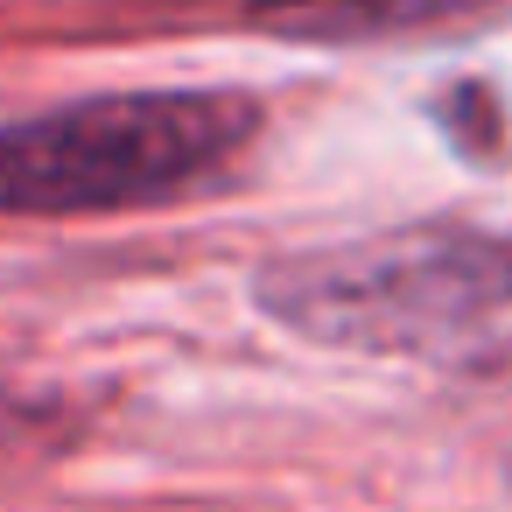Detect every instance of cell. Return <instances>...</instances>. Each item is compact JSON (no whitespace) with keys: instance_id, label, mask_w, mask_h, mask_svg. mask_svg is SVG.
Segmentation results:
<instances>
[{"instance_id":"obj_1","label":"cell","mask_w":512,"mask_h":512,"mask_svg":"<svg viewBox=\"0 0 512 512\" xmlns=\"http://www.w3.org/2000/svg\"><path fill=\"white\" fill-rule=\"evenodd\" d=\"M260 309L309 344L470 379L512 372V239L407 225L309 246L260 274Z\"/></svg>"},{"instance_id":"obj_2","label":"cell","mask_w":512,"mask_h":512,"mask_svg":"<svg viewBox=\"0 0 512 512\" xmlns=\"http://www.w3.org/2000/svg\"><path fill=\"white\" fill-rule=\"evenodd\" d=\"M260 134L246 92H113L0 127V218L141 211L218 183Z\"/></svg>"},{"instance_id":"obj_3","label":"cell","mask_w":512,"mask_h":512,"mask_svg":"<svg viewBox=\"0 0 512 512\" xmlns=\"http://www.w3.org/2000/svg\"><path fill=\"white\" fill-rule=\"evenodd\" d=\"M498 15H512V0H260L253 29H274L316 50H372V43L484 29Z\"/></svg>"},{"instance_id":"obj_4","label":"cell","mask_w":512,"mask_h":512,"mask_svg":"<svg viewBox=\"0 0 512 512\" xmlns=\"http://www.w3.org/2000/svg\"><path fill=\"white\" fill-rule=\"evenodd\" d=\"M29 435H36V407H29V400H15V393H0V463H8Z\"/></svg>"}]
</instances>
